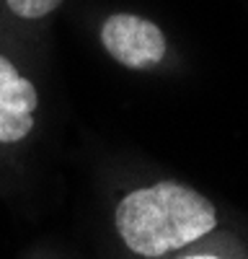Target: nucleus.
I'll use <instances>...</instances> for the list:
<instances>
[{"instance_id": "nucleus-1", "label": "nucleus", "mask_w": 248, "mask_h": 259, "mask_svg": "<svg viewBox=\"0 0 248 259\" xmlns=\"http://www.w3.org/2000/svg\"><path fill=\"white\" fill-rule=\"evenodd\" d=\"M220 226V212L194 187L160 179L124 192L111 207V228L135 259H165L192 249Z\"/></svg>"}, {"instance_id": "nucleus-2", "label": "nucleus", "mask_w": 248, "mask_h": 259, "mask_svg": "<svg viewBox=\"0 0 248 259\" xmlns=\"http://www.w3.org/2000/svg\"><path fill=\"white\" fill-rule=\"evenodd\" d=\"M41 96L36 83L18 62L0 50V189L16 168V153L24 150L39 124Z\"/></svg>"}, {"instance_id": "nucleus-3", "label": "nucleus", "mask_w": 248, "mask_h": 259, "mask_svg": "<svg viewBox=\"0 0 248 259\" xmlns=\"http://www.w3.org/2000/svg\"><path fill=\"white\" fill-rule=\"evenodd\" d=\"M106 55L130 70H150L168 55L163 29L137 13H111L98 31Z\"/></svg>"}, {"instance_id": "nucleus-4", "label": "nucleus", "mask_w": 248, "mask_h": 259, "mask_svg": "<svg viewBox=\"0 0 248 259\" xmlns=\"http://www.w3.org/2000/svg\"><path fill=\"white\" fill-rule=\"evenodd\" d=\"M0 3L18 21H41L52 16L65 0H0Z\"/></svg>"}, {"instance_id": "nucleus-5", "label": "nucleus", "mask_w": 248, "mask_h": 259, "mask_svg": "<svg viewBox=\"0 0 248 259\" xmlns=\"http://www.w3.org/2000/svg\"><path fill=\"white\" fill-rule=\"evenodd\" d=\"M176 259H230V256H225V254H220L215 249H194V251H186L183 249V254L178 251Z\"/></svg>"}, {"instance_id": "nucleus-6", "label": "nucleus", "mask_w": 248, "mask_h": 259, "mask_svg": "<svg viewBox=\"0 0 248 259\" xmlns=\"http://www.w3.org/2000/svg\"><path fill=\"white\" fill-rule=\"evenodd\" d=\"M36 259H49V256H36Z\"/></svg>"}]
</instances>
